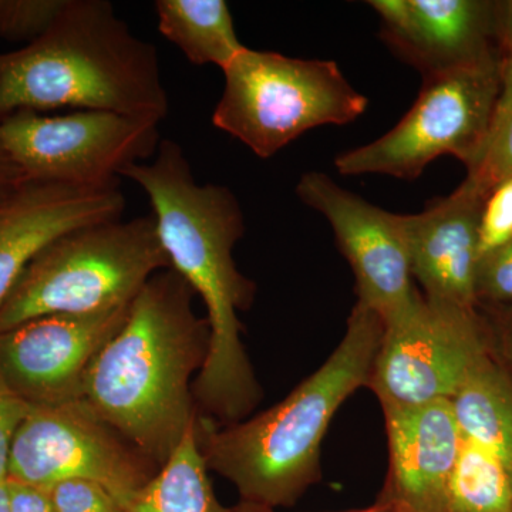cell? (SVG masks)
I'll list each match as a JSON object with an SVG mask.
<instances>
[{
	"instance_id": "cell-9",
	"label": "cell",
	"mask_w": 512,
	"mask_h": 512,
	"mask_svg": "<svg viewBox=\"0 0 512 512\" xmlns=\"http://www.w3.org/2000/svg\"><path fill=\"white\" fill-rule=\"evenodd\" d=\"M491 348L477 306L436 301L417 292L404 311L384 323L367 387L383 410L451 400Z\"/></svg>"
},
{
	"instance_id": "cell-17",
	"label": "cell",
	"mask_w": 512,
	"mask_h": 512,
	"mask_svg": "<svg viewBox=\"0 0 512 512\" xmlns=\"http://www.w3.org/2000/svg\"><path fill=\"white\" fill-rule=\"evenodd\" d=\"M450 403L463 437L500 458L512 473V373L493 350L481 357Z\"/></svg>"
},
{
	"instance_id": "cell-1",
	"label": "cell",
	"mask_w": 512,
	"mask_h": 512,
	"mask_svg": "<svg viewBox=\"0 0 512 512\" xmlns=\"http://www.w3.org/2000/svg\"><path fill=\"white\" fill-rule=\"evenodd\" d=\"M121 177L146 192L171 269L207 308L210 348L192 384L198 414L221 426L248 419L262 389L239 320L254 302L255 285L234 261L245 232L237 197L222 185L198 184L184 148L173 140H161L150 163L130 165Z\"/></svg>"
},
{
	"instance_id": "cell-16",
	"label": "cell",
	"mask_w": 512,
	"mask_h": 512,
	"mask_svg": "<svg viewBox=\"0 0 512 512\" xmlns=\"http://www.w3.org/2000/svg\"><path fill=\"white\" fill-rule=\"evenodd\" d=\"M484 195L464 180L456 191L431 202L426 210L406 215L413 279L426 298L478 306V215Z\"/></svg>"
},
{
	"instance_id": "cell-26",
	"label": "cell",
	"mask_w": 512,
	"mask_h": 512,
	"mask_svg": "<svg viewBox=\"0 0 512 512\" xmlns=\"http://www.w3.org/2000/svg\"><path fill=\"white\" fill-rule=\"evenodd\" d=\"M32 409L0 373V481L8 478L10 451L16 433Z\"/></svg>"
},
{
	"instance_id": "cell-4",
	"label": "cell",
	"mask_w": 512,
	"mask_h": 512,
	"mask_svg": "<svg viewBox=\"0 0 512 512\" xmlns=\"http://www.w3.org/2000/svg\"><path fill=\"white\" fill-rule=\"evenodd\" d=\"M110 111L161 123L170 110L156 47L107 0H67L45 35L0 55V119L20 110Z\"/></svg>"
},
{
	"instance_id": "cell-21",
	"label": "cell",
	"mask_w": 512,
	"mask_h": 512,
	"mask_svg": "<svg viewBox=\"0 0 512 512\" xmlns=\"http://www.w3.org/2000/svg\"><path fill=\"white\" fill-rule=\"evenodd\" d=\"M501 84L490 130L467 181L487 194L512 177V2H501Z\"/></svg>"
},
{
	"instance_id": "cell-22",
	"label": "cell",
	"mask_w": 512,
	"mask_h": 512,
	"mask_svg": "<svg viewBox=\"0 0 512 512\" xmlns=\"http://www.w3.org/2000/svg\"><path fill=\"white\" fill-rule=\"evenodd\" d=\"M67 0H0V37L12 42H35L45 35Z\"/></svg>"
},
{
	"instance_id": "cell-29",
	"label": "cell",
	"mask_w": 512,
	"mask_h": 512,
	"mask_svg": "<svg viewBox=\"0 0 512 512\" xmlns=\"http://www.w3.org/2000/svg\"><path fill=\"white\" fill-rule=\"evenodd\" d=\"M497 343L500 348V359L512 373V306L498 313Z\"/></svg>"
},
{
	"instance_id": "cell-23",
	"label": "cell",
	"mask_w": 512,
	"mask_h": 512,
	"mask_svg": "<svg viewBox=\"0 0 512 512\" xmlns=\"http://www.w3.org/2000/svg\"><path fill=\"white\" fill-rule=\"evenodd\" d=\"M512 242V177L493 185L484 195L478 215V256Z\"/></svg>"
},
{
	"instance_id": "cell-6",
	"label": "cell",
	"mask_w": 512,
	"mask_h": 512,
	"mask_svg": "<svg viewBox=\"0 0 512 512\" xmlns=\"http://www.w3.org/2000/svg\"><path fill=\"white\" fill-rule=\"evenodd\" d=\"M224 73L212 124L261 158L320 126L359 119L367 97L329 60L293 59L245 47Z\"/></svg>"
},
{
	"instance_id": "cell-30",
	"label": "cell",
	"mask_w": 512,
	"mask_h": 512,
	"mask_svg": "<svg viewBox=\"0 0 512 512\" xmlns=\"http://www.w3.org/2000/svg\"><path fill=\"white\" fill-rule=\"evenodd\" d=\"M234 512H276L274 508L264 507V505L247 503L241 501V504L234 507Z\"/></svg>"
},
{
	"instance_id": "cell-24",
	"label": "cell",
	"mask_w": 512,
	"mask_h": 512,
	"mask_svg": "<svg viewBox=\"0 0 512 512\" xmlns=\"http://www.w3.org/2000/svg\"><path fill=\"white\" fill-rule=\"evenodd\" d=\"M477 305L512 306V242L478 259Z\"/></svg>"
},
{
	"instance_id": "cell-2",
	"label": "cell",
	"mask_w": 512,
	"mask_h": 512,
	"mask_svg": "<svg viewBox=\"0 0 512 512\" xmlns=\"http://www.w3.org/2000/svg\"><path fill=\"white\" fill-rule=\"evenodd\" d=\"M174 269L148 279L123 326L84 376L80 402L158 468L197 420L192 384L210 348V325Z\"/></svg>"
},
{
	"instance_id": "cell-19",
	"label": "cell",
	"mask_w": 512,
	"mask_h": 512,
	"mask_svg": "<svg viewBox=\"0 0 512 512\" xmlns=\"http://www.w3.org/2000/svg\"><path fill=\"white\" fill-rule=\"evenodd\" d=\"M208 471L195 420L126 512H234L218 500Z\"/></svg>"
},
{
	"instance_id": "cell-14",
	"label": "cell",
	"mask_w": 512,
	"mask_h": 512,
	"mask_svg": "<svg viewBox=\"0 0 512 512\" xmlns=\"http://www.w3.org/2000/svg\"><path fill=\"white\" fill-rule=\"evenodd\" d=\"M389 470L380 501L404 512H448L463 434L450 400L384 409Z\"/></svg>"
},
{
	"instance_id": "cell-15",
	"label": "cell",
	"mask_w": 512,
	"mask_h": 512,
	"mask_svg": "<svg viewBox=\"0 0 512 512\" xmlns=\"http://www.w3.org/2000/svg\"><path fill=\"white\" fill-rule=\"evenodd\" d=\"M119 185L76 188L28 181L0 210V305L40 252L73 229L120 220Z\"/></svg>"
},
{
	"instance_id": "cell-3",
	"label": "cell",
	"mask_w": 512,
	"mask_h": 512,
	"mask_svg": "<svg viewBox=\"0 0 512 512\" xmlns=\"http://www.w3.org/2000/svg\"><path fill=\"white\" fill-rule=\"evenodd\" d=\"M383 333V319L356 302L332 355L282 402L225 426L198 416L208 470L234 484L247 503L274 510L295 504L320 480L326 431L346 400L367 387Z\"/></svg>"
},
{
	"instance_id": "cell-18",
	"label": "cell",
	"mask_w": 512,
	"mask_h": 512,
	"mask_svg": "<svg viewBox=\"0 0 512 512\" xmlns=\"http://www.w3.org/2000/svg\"><path fill=\"white\" fill-rule=\"evenodd\" d=\"M154 8L161 35L195 66L227 69L245 49L224 0H157Z\"/></svg>"
},
{
	"instance_id": "cell-5",
	"label": "cell",
	"mask_w": 512,
	"mask_h": 512,
	"mask_svg": "<svg viewBox=\"0 0 512 512\" xmlns=\"http://www.w3.org/2000/svg\"><path fill=\"white\" fill-rule=\"evenodd\" d=\"M171 268L153 215L73 229L30 262L0 305V333L49 315H93L130 305Z\"/></svg>"
},
{
	"instance_id": "cell-20",
	"label": "cell",
	"mask_w": 512,
	"mask_h": 512,
	"mask_svg": "<svg viewBox=\"0 0 512 512\" xmlns=\"http://www.w3.org/2000/svg\"><path fill=\"white\" fill-rule=\"evenodd\" d=\"M448 512H512V473L480 444L463 437L448 484Z\"/></svg>"
},
{
	"instance_id": "cell-12",
	"label": "cell",
	"mask_w": 512,
	"mask_h": 512,
	"mask_svg": "<svg viewBox=\"0 0 512 512\" xmlns=\"http://www.w3.org/2000/svg\"><path fill=\"white\" fill-rule=\"evenodd\" d=\"M130 305L42 316L0 333V373L32 406L77 402L94 357L123 326Z\"/></svg>"
},
{
	"instance_id": "cell-25",
	"label": "cell",
	"mask_w": 512,
	"mask_h": 512,
	"mask_svg": "<svg viewBox=\"0 0 512 512\" xmlns=\"http://www.w3.org/2000/svg\"><path fill=\"white\" fill-rule=\"evenodd\" d=\"M57 512H126L101 485L86 480L60 481L45 488Z\"/></svg>"
},
{
	"instance_id": "cell-32",
	"label": "cell",
	"mask_w": 512,
	"mask_h": 512,
	"mask_svg": "<svg viewBox=\"0 0 512 512\" xmlns=\"http://www.w3.org/2000/svg\"><path fill=\"white\" fill-rule=\"evenodd\" d=\"M359 512H404L400 508L394 507L392 504L382 503L379 501L376 507L370 508V510L359 511Z\"/></svg>"
},
{
	"instance_id": "cell-31",
	"label": "cell",
	"mask_w": 512,
	"mask_h": 512,
	"mask_svg": "<svg viewBox=\"0 0 512 512\" xmlns=\"http://www.w3.org/2000/svg\"><path fill=\"white\" fill-rule=\"evenodd\" d=\"M0 512H9L8 490H6V480L0 481Z\"/></svg>"
},
{
	"instance_id": "cell-10",
	"label": "cell",
	"mask_w": 512,
	"mask_h": 512,
	"mask_svg": "<svg viewBox=\"0 0 512 512\" xmlns=\"http://www.w3.org/2000/svg\"><path fill=\"white\" fill-rule=\"evenodd\" d=\"M157 471L150 458L77 400L32 406L13 441L8 478L40 488L92 481L127 510Z\"/></svg>"
},
{
	"instance_id": "cell-13",
	"label": "cell",
	"mask_w": 512,
	"mask_h": 512,
	"mask_svg": "<svg viewBox=\"0 0 512 512\" xmlns=\"http://www.w3.org/2000/svg\"><path fill=\"white\" fill-rule=\"evenodd\" d=\"M382 33L424 76L501 55V2L488 0H373Z\"/></svg>"
},
{
	"instance_id": "cell-28",
	"label": "cell",
	"mask_w": 512,
	"mask_h": 512,
	"mask_svg": "<svg viewBox=\"0 0 512 512\" xmlns=\"http://www.w3.org/2000/svg\"><path fill=\"white\" fill-rule=\"evenodd\" d=\"M28 183L0 141V210Z\"/></svg>"
},
{
	"instance_id": "cell-8",
	"label": "cell",
	"mask_w": 512,
	"mask_h": 512,
	"mask_svg": "<svg viewBox=\"0 0 512 512\" xmlns=\"http://www.w3.org/2000/svg\"><path fill=\"white\" fill-rule=\"evenodd\" d=\"M158 124L110 111L20 110L0 119V141L28 181L107 188L119 185L130 165L156 156Z\"/></svg>"
},
{
	"instance_id": "cell-11",
	"label": "cell",
	"mask_w": 512,
	"mask_h": 512,
	"mask_svg": "<svg viewBox=\"0 0 512 512\" xmlns=\"http://www.w3.org/2000/svg\"><path fill=\"white\" fill-rule=\"evenodd\" d=\"M296 194L335 232L355 274L357 302L384 323L404 311L419 292L413 282L406 215L384 211L316 171L302 175Z\"/></svg>"
},
{
	"instance_id": "cell-7",
	"label": "cell",
	"mask_w": 512,
	"mask_h": 512,
	"mask_svg": "<svg viewBox=\"0 0 512 512\" xmlns=\"http://www.w3.org/2000/svg\"><path fill=\"white\" fill-rule=\"evenodd\" d=\"M412 109L384 136L335 160L339 174L414 180L443 156L470 168L484 146L501 84V55L423 77Z\"/></svg>"
},
{
	"instance_id": "cell-27",
	"label": "cell",
	"mask_w": 512,
	"mask_h": 512,
	"mask_svg": "<svg viewBox=\"0 0 512 512\" xmlns=\"http://www.w3.org/2000/svg\"><path fill=\"white\" fill-rule=\"evenodd\" d=\"M9 512H57L45 488L6 478Z\"/></svg>"
}]
</instances>
